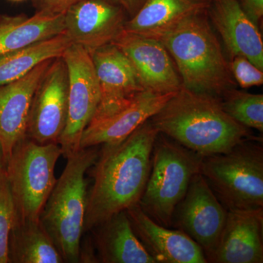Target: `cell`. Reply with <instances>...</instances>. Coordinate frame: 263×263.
Instances as JSON below:
<instances>
[{"instance_id": "cell-7", "label": "cell", "mask_w": 263, "mask_h": 263, "mask_svg": "<svg viewBox=\"0 0 263 263\" xmlns=\"http://www.w3.org/2000/svg\"><path fill=\"white\" fill-rule=\"evenodd\" d=\"M62 155L58 143L41 144L24 137L13 147L6 175L15 207V219L40 220L57 179L55 167Z\"/></svg>"}, {"instance_id": "cell-26", "label": "cell", "mask_w": 263, "mask_h": 263, "mask_svg": "<svg viewBox=\"0 0 263 263\" xmlns=\"http://www.w3.org/2000/svg\"><path fill=\"white\" fill-rule=\"evenodd\" d=\"M229 64L232 75L236 84L243 89L260 86L263 83V71L243 56L232 57Z\"/></svg>"}, {"instance_id": "cell-14", "label": "cell", "mask_w": 263, "mask_h": 263, "mask_svg": "<svg viewBox=\"0 0 263 263\" xmlns=\"http://www.w3.org/2000/svg\"><path fill=\"white\" fill-rule=\"evenodd\" d=\"M90 54L100 93L93 117L111 113L145 91L130 62L115 45L109 43Z\"/></svg>"}, {"instance_id": "cell-4", "label": "cell", "mask_w": 263, "mask_h": 263, "mask_svg": "<svg viewBox=\"0 0 263 263\" xmlns=\"http://www.w3.org/2000/svg\"><path fill=\"white\" fill-rule=\"evenodd\" d=\"M98 146L79 148L66 157L65 169L40 217L65 262H80L88 195L85 176L98 159Z\"/></svg>"}, {"instance_id": "cell-32", "label": "cell", "mask_w": 263, "mask_h": 263, "mask_svg": "<svg viewBox=\"0 0 263 263\" xmlns=\"http://www.w3.org/2000/svg\"><path fill=\"white\" fill-rule=\"evenodd\" d=\"M2 17H3V15H0V20H1Z\"/></svg>"}, {"instance_id": "cell-28", "label": "cell", "mask_w": 263, "mask_h": 263, "mask_svg": "<svg viewBox=\"0 0 263 263\" xmlns=\"http://www.w3.org/2000/svg\"><path fill=\"white\" fill-rule=\"evenodd\" d=\"M82 0H38L41 8L53 13H65L72 5Z\"/></svg>"}, {"instance_id": "cell-20", "label": "cell", "mask_w": 263, "mask_h": 263, "mask_svg": "<svg viewBox=\"0 0 263 263\" xmlns=\"http://www.w3.org/2000/svg\"><path fill=\"white\" fill-rule=\"evenodd\" d=\"M211 0H146L124 30L160 40L188 17L206 11Z\"/></svg>"}, {"instance_id": "cell-19", "label": "cell", "mask_w": 263, "mask_h": 263, "mask_svg": "<svg viewBox=\"0 0 263 263\" xmlns=\"http://www.w3.org/2000/svg\"><path fill=\"white\" fill-rule=\"evenodd\" d=\"M99 262L156 263L136 236L126 211L90 230Z\"/></svg>"}, {"instance_id": "cell-8", "label": "cell", "mask_w": 263, "mask_h": 263, "mask_svg": "<svg viewBox=\"0 0 263 263\" xmlns=\"http://www.w3.org/2000/svg\"><path fill=\"white\" fill-rule=\"evenodd\" d=\"M62 57L68 71V112L58 143L66 158L80 148L81 136L96 111L100 93L89 52L79 45L72 44Z\"/></svg>"}, {"instance_id": "cell-25", "label": "cell", "mask_w": 263, "mask_h": 263, "mask_svg": "<svg viewBox=\"0 0 263 263\" xmlns=\"http://www.w3.org/2000/svg\"><path fill=\"white\" fill-rule=\"evenodd\" d=\"M15 207L6 169L0 176V263H8V242L15 220Z\"/></svg>"}, {"instance_id": "cell-11", "label": "cell", "mask_w": 263, "mask_h": 263, "mask_svg": "<svg viewBox=\"0 0 263 263\" xmlns=\"http://www.w3.org/2000/svg\"><path fill=\"white\" fill-rule=\"evenodd\" d=\"M111 43L127 57L145 90L168 94L182 88L172 57L158 40L124 29Z\"/></svg>"}, {"instance_id": "cell-2", "label": "cell", "mask_w": 263, "mask_h": 263, "mask_svg": "<svg viewBox=\"0 0 263 263\" xmlns=\"http://www.w3.org/2000/svg\"><path fill=\"white\" fill-rule=\"evenodd\" d=\"M150 121L159 133L203 157L257 138L224 111L220 98L183 87Z\"/></svg>"}, {"instance_id": "cell-31", "label": "cell", "mask_w": 263, "mask_h": 263, "mask_svg": "<svg viewBox=\"0 0 263 263\" xmlns=\"http://www.w3.org/2000/svg\"><path fill=\"white\" fill-rule=\"evenodd\" d=\"M10 1H13V2H21V1H23V0H10Z\"/></svg>"}, {"instance_id": "cell-29", "label": "cell", "mask_w": 263, "mask_h": 263, "mask_svg": "<svg viewBox=\"0 0 263 263\" xmlns=\"http://www.w3.org/2000/svg\"><path fill=\"white\" fill-rule=\"evenodd\" d=\"M112 1L121 5L131 18L141 8L146 0H112Z\"/></svg>"}, {"instance_id": "cell-27", "label": "cell", "mask_w": 263, "mask_h": 263, "mask_svg": "<svg viewBox=\"0 0 263 263\" xmlns=\"http://www.w3.org/2000/svg\"><path fill=\"white\" fill-rule=\"evenodd\" d=\"M245 13L256 25H258L263 15V0H238Z\"/></svg>"}, {"instance_id": "cell-16", "label": "cell", "mask_w": 263, "mask_h": 263, "mask_svg": "<svg viewBox=\"0 0 263 263\" xmlns=\"http://www.w3.org/2000/svg\"><path fill=\"white\" fill-rule=\"evenodd\" d=\"M136 236L156 263H206L203 250L181 230L160 226L138 204L126 210Z\"/></svg>"}, {"instance_id": "cell-17", "label": "cell", "mask_w": 263, "mask_h": 263, "mask_svg": "<svg viewBox=\"0 0 263 263\" xmlns=\"http://www.w3.org/2000/svg\"><path fill=\"white\" fill-rule=\"evenodd\" d=\"M53 60L42 62L18 80L0 85V144L6 162L15 145L27 136L34 91Z\"/></svg>"}, {"instance_id": "cell-18", "label": "cell", "mask_w": 263, "mask_h": 263, "mask_svg": "<svg viewBox=\"0 0 263 263\" xmlns=\"http://www.w3.org/2000/svg\"><path fill=\"white\" fill-rule=\"evenodd\" d=\"M207 13L230 57H245L263 71L262 36L238 0H211Z\"/></svg>"}, {"instance_id": "cell-5", "label": "cell", "mask_w": 263, "mask_h": 263, "mask_svg": "<svg viewBox=\"0 0 263 263\" xmlns=\"http://www.w3.org/2000/svg\"><path fill=\"white\" fill-rule=\"evenodd\" d=\"M203 157L158 133L146 187L138 205L160 226L171 228L176 207L186 195Z\"/></svg>"}, {"instance_id": "cell-22", "label": "cell", "mask_w": 263, "mask_h": 263, "mask_svg": "<svg viewBox=\"0 0 263 263\" xmlns=\"http://www.w3.org/2000/svg\"><path fill=\"white\" fill-rule=\"evenodd\" d=\"M12 263H62L64 259L41 220L15 219L8 242Z\"/></svg>"}, {"instance_id": "cell-15", "label": "cell", "mask_w": 263, "mask_h": 263, "mask_svg": "<svg viewBox=\"0 0 263 263\" xmlns=\"http://www.w3.org/2000/svg\"><path fill=\"white\" fill-rule=\"evenodd\" d=\"M207 262L262 263L263 208L228 210L226 224Z\"/></svg>"}, {"instance_id": "cell-9", "label": "cell", "mask_w": 263, "mask_h": 263, "mask_svg": "<svg viewBox=\"0 0 263 263\" xmlns=\"http://www.w3.org/2000/svg\"><path fill=\"white\" fill-rule=\"evenodd\" d=\"M68 84L63 58L53 59L34 91L27 137L41 144L58 143L67 123Z\"/></svg>"}, {"instance_id": "cell-24", "label": "cell", "mask_w": 263, "mask_h": 263, "mask_svg": "<svg viewBox=\"0 0 263 263\" xmlns=\"http://www.w3.org/2000/svg\"><path fill=\"white\" fill-rule=\"evenodd\" d=\"M221 105L230 117L249 129L263 132V95L235 89L220 98Z\"/></svg>"}, {"instance_id": "cell-12", "label": "cell", "mask_w": 263, "mask_h": 263, "mask_svg": "<svg viewBox=\"0 0 263 263\" xmlns=\"http://www.w3.org/2000/svg\"><path fill=\"white\" fill-rule=\"evenodd\" d=\"M127 13L112 0H82L65 12V33L72 44L91 53L124 30Z\"/></svg>"}, {"instance_id": "cell-6", "label": "cell", "mask_w": 263, "mask_h": 263, "mask_svg": "<svg viewBox=\"0 0 263 263\" xmlns=\"http://www.w3.org/2000/svg\"><path fill=\"white\" fill-rule=\"evenodd\" d=\"M246 140L226 153L202 158L200 174L227 210L263 208V147Z\"/></svg>"}, {"instance_id": "cell-23", "label": "cell", "mask_w": 263, "mask_h": 263, "mask_svg": "<svg viewBox=\"0 0 263 263\" xmlns=\"http://www.w3.org/2000/svg\"><path fill=\"white\" fill-rule=\"evenodd\" d=\"M72 43L66 33L0 56V85L13 82L27 75L46 60L62 56Z\"/></svg>"}, {"instance_id": "cell-1", "label": "cell", "mask_w": 263, "mask_h": 263, "mask_svg": "<svg viewBox=\"0 0 263 263\" xmlns=\"http://www.w3.org/2000/svg\"><path fill=\"white\" fill-rule=\"evenodd\" d=\"M159 132L150 119L122 141L102 145L90 176L84 233L139 203L148 176Z\"/></svg>"}, {"instance_id": "cell-30", "label": "cell", "mask_w": 263, "mask_h": 263, "mask_svg": "<svg viewBox=\"0 0 263 263\" xmlns=\"http://www.w3.org/2000/svg\"><path fill=\"white\" fill-rule=\"evenodd\" d=\"M5 169H6V160L5 159L3 148L0 144V176L4 172Z\"/></svg>"}, {"instance_id": "cell-13", "label": "cell", "mask_w": 263, "mask_h": 263, "mask_svg": "<svg viewBox=\"0 0 263 263\" xmlns=\"http://www.w3.org/2000/svg\"><path fill=\"white\" fill-rule=\"evenodd\" d=\"M175 93L159 94L145 90L111 113L93 117L81 136L80 148L110 144L125 139L155 115Z\"/></svg>"}, {"instance_id": "cell-21", "label": "cell", "mask_w": 263, "mask_h": 263, "mask_svg": "<svg viewBox=\"0 0 263 263\" xmlns=\"http://www.w3.org/2000/svg\"><path fill=\"white\" fill-rule=\"evenodd\" d=\"M65 32V13L39 10L30 18L24 14L3 15L0 20V56Z\"/></svg>"}, {"instance_id": "cell-10", "label": "cell", "mask_w": 263, "mask_h": 263, "mask_svg": "<svg viewBox=\"0 0 263 263\" xmlns=\"http://www.w3.org/2000/svg\"><path fill=\"white\" fill-rule=\"evenodd\" d=\"M228 210L203 176H194L174 212L171 228L181 230L201 247L205 257L214 252L224 228Z\"/></svg>"}, {"instance_id": "cell-3", "label": "cell", "mask_w": 263, "mask_h": 263, "mask_svg": "<svg viewBox=\"0 0 263 263\" xmlns=\"http://www.w3.org/2000/svg\"><path fill=\"white\" fill-rule=\"evenodd\" d=\"M206 14L188 17L159 41L174 59L182 87L220 98L236 82Z\"/></svg>"}]
</instances>
